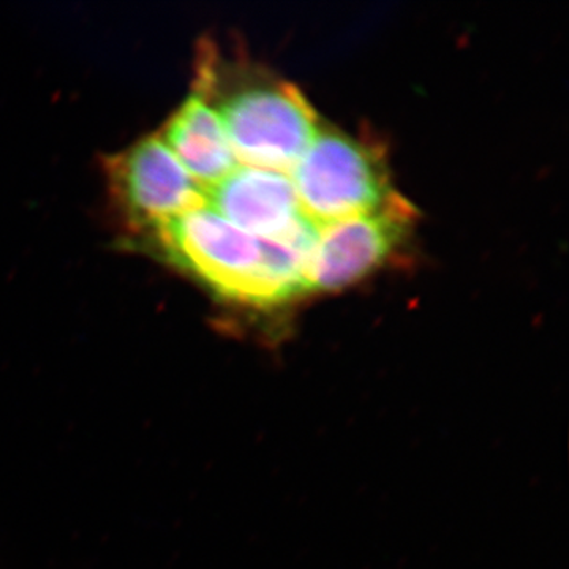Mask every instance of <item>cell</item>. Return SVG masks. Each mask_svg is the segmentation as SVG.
Masks as SVG:
<instances>
[{
    "mask_svg": "<svg viewBox=\"0 0 569 569\" xmlns=\"http://www.w3.org/2000/svg\"><path fill=\"white\" fill-rule=\"evenodd\" d=\"M198 77L208 86L238 163L290 173L320 129L305 93L268 74L244 77L220 91L203 62Z\"/></svg>",
    "mask_w": 569,
    "mask_h": 569,
    "instance_id": "7a4b0ae2",
    "label": "cell"
},
{
    "mask_svg": "<svg viewBox=\"0 0 569 569\" xmlns=\"http://www.w3.org/2000/svg\"><path fill=\"white\" fill-rule=\"evenodd\" d=\"M167 260L230 305L271 310L307 295L310 242L302 236L258 239L211 206L151 233Z\"/></svg>",
    "mask_w": 569,
    "mask_h": 569,
    "instance_id": "6da1fadb",
    "label": "cell"
},
{
    "mask_svg": "<svg viewBox=\"0 0 569 569\" xmlns=\"http://www.w3.org/2000/svg\"><path fill=\"white\" fill-rule=\"evenodd\" d=\"M160 137L203 192L239 167L208 86L198 74L193 92L168 119Z\"/></svg>",
    "mask_w": 569,
    "mask_h": 569,
    "instance_id": "52a82bcc",
    "label": "cell"
},
{
    "mask_svg": "<svg viewBox=\"0 0 569 569\" xmlns=\"http://www.w3.org/2000/svg\"><path fill=\"white\" fill-rule=\"evenodd\" d=\"M114 200L137 231L152 233L176 217L208 204L160 134L142 138L107 164Z\"/></svg>",
    "mask_w": 569,
    "mask_h": 569,
    "instance_id": "5b68a950",
    "label": "cell"
},
{
    "mask_svg": "<svg viewBox=\"0 0 569 569\" xmlns=\"http://www.w3.org/2000/svg\"><path fill=\"white\" fill-rule=\"evenodd\" d=\"M290 174L302 212L317 227L373 211L395 193L383 151L336 129H318Z\"/></svg>",
    "mask_w": 569,
    "mask_h": 569,
    "instance_id": "3957f363",
    "label": "cell"
},
{
    "mask_svg": "<svg viewBox=\"0 0 569 569\" xmlns=\"http://www.w3.org/2000/svg\"><path fill=\"white\" fill-rule=\"evenodd\" d=\"M204 194L213 211L258 239L287 238L309 220L290 176L280 171L239 164Z\"/></svg>",
    "mask_w": 569,
    "mask_h": 569,
    "instance_id": "8992f818",
    "label": "cell"
},
{
    "mask_svg": "<svg viewBox=\"0 0 569 569\" xmlns=\"http://www.w3.org/2000/svg\"><path fill=\"white\" fill-rule=\"evenodd\" d=\"M417 209L395 192L373 211L318 227L307 269V291L350 287L391 260L413 231Z\"/></svg>",
    "mask_w": 569,
    "mask_h": 569,
    "instance_id": "277c9868",
    "label": "cell"
}]
</instances>
